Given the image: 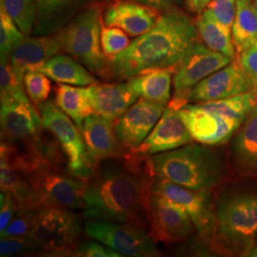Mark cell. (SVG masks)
Instances as JSON below:
<instances>
[{"label":"cell","mask_w":257,"mask_h":257,"mask_svg":"<svg viewBox=\"0 0 257 257\" xmlns=\"http://www.w3.org/2000/svg\"><path fill=\"white\" fill-rule=\"evenodd\" d=\"M254 92L237 60L197 83L185 97L186 103L215 101L245 92Z\"/></svg>","instance_id":"2e32d148"},{"label":"cell","mask_w":257,"mask_h":257,"mask_svg":"<svg viewBox=\"0 0 257 257\" xmlns=\"http://www.w3.org/2000/svg\"><path fill=\"white\" fill-rule=\"evenodd\" d=\"M89 0H36L35 36L55 35L64 29L88 5Z\"/></svg>","instance_id":"603a6c76"},{"label":"cell","mask_w":257,"mask_h":257,"mask_svg":"<svg viewBox=\"0 0 257 257\" xmlns=\"http://www.w3.org/2000/svg\"><path fill=\"white\" fill-rule=\"evenodd\" d=\"M193 220L176 203L152 193L150 197V233L156 242L167 244L187 238L193 231Z\"/></svg>","instance_id":"9a60e30c"},{"label":"cell","mask_w":257,"mask_h":257,"mask_svg":"<svg viewBox=\"0 0 257 257\" xmlns=\"http://www.w3.org/2000/svg\"><path fill=\"white\" fill-rule=\"evenodd\" d=\"M236 1H237V0H236Z\"/></svg>","instance_id":"7dc6e473"},{"label":"cell","mask_w":257,"mask_h":257,"mask_svg":"<svg viewBox=\"0 0 257 257\" xmlns=\"http://www.w3.org/2000/svg\"><path fill=\"white\" fill-rule=\"evenodd\" d=\"M256 105V92H248L215 101L187 103L179 114L193 140L216 146L235 135Z\"/></svg>","instance_id":"3957f363"},{"label":"cell","mask_w":257,"mask_h":257,"mask_svg":"<svg viewBox=\"0 0 257 257\" xmlns=\"http://www.w3.org/2000/svg\"><path fill=\"white\" fill-rule=\"evenodd\" d=\"M164 110V105L138 98L115 121V132L122 146L128 152L138 149L155 128Z\"/></svg>","instance_id":"ac0fdd59"},{"label":"cell","mask_w":257,"mask_h":257,"mask_svg":"<svg viewBox=\"0 0 257 257\" xmlns=\"http://www.w3.org/2000/svg\"><path fill=\"white\" fill-rule=\"evenodd\" d=\"M55 104L82 130L85 119L93 113L89 87H74L58 84L55 89Z\"/></svg>","instance_id":"4316f807"},{"label":"cell","mask_w":257,"mask_h":257,"mask_svg":"<svg viewBox=\"0 0 257 257\" xmlns=\"http://www.w3.org/2000/svg\"><path fill=\"white\" fill-rule=\"evenodd\" d=\"M197 41L195 20L176 8L166 11L154 27L110 57L112 74L118 79H131L150 71L175 67Z\"/></svg>","instance_id":"7a4b0ae2"},{"label":"cell","mask_w":257,"mask_h":257,"mask_svg":"<svg viewBox=\"0 0 257 257\" xmlns=\"http://www.w3.org/2000/svg\"><path fill=\"white\" fill-rule=\"evenodd\" d=\"M61 52H63V45L59 33L25 37L10 55V64L16 75L23 82L27 72L39 70L47 61Z\"/></svg>","instance_id":"ffe728a7"},{"label":"cell","mask_w":257,"mask_h":257,"mask_svg":"<svg viewBox=\"0 0 257 257\" xmlns=\"http://www.w3.org/2000/svg\"><path fill=\"white\" fill-rule=\"evenodd\" d=\"M175 67L157 69L128 79V85L138 97L168 105L172 97V75Z\"/></svg>","instance_id":"d4e9b609"},{"label":"cell","mask_w":257,"mask_h":257,"mask_svg":"<svg viewBox=\"0 0 257 257\" xmlns=\"http://www.w3.org/2000/svg\"><path fill=\"white\" fill-rule=\"evenodd\" d=\"M254 46L256 47L257 48V41L255 42V44H254Z\"/></svg>","instance_id":"f6af8a7d"},{"label":"cell","mask_w":257,"mask_h":257,"mask_svg":"<svg viewBox=\"0 0 257 257\" xmlns=\"http://www.w3.org/2000/svg\"><path fill=\"white\" fill-rule=\"evenodd\" d=\"M50 79L51 78L46 74L38 70L29 71L24 75L23 83L25 90L30 100L35 105L37 110L42 103L47 101L51 93L52 83Z\"/></svg>","instance_id":"d6a6232c"},{"label":"cell","mask_w":257,"mask_h":257,"mask_svg":"<svg viewBox=\"0 0 257 257\" xmlns=\"http://www.w3.org/2000/svg\"><path fill=\"white\" fill-rule=\"evenodd\" d=\"M149 158L128 152L96 166L85 188L84 217L130 223L150 230L155 176Z\"/></svg>","instance_id":"6da1fadb"},{"label":"cell","mask_w":257,"mask_h":257,"mask_svg":"<svg viewBox=\"0 0 257 257\" xmlns=\"http://www.w3.org/2000/svg\"><path fill=\"white\" fill-rule=\"evenodd\" d=\"M84 230L88 237L99 241L123 256L159 255L156 241L150 230L130 223L86 219Z\"/></svg>","instance_id":"30bf717a"},{"label":"cell","mask_w":257,"mask_h":257,"mask_svg":"<svg viewBox=\"0 0 257 257\" xmlns=\"http://www.w3.org/2000/svg\"><path fill=\"white\" fill-rule=\"evenodd\" d=\"M19 205L10 193H0V232L7 228L11 220L19 211Z\"/></svg>","instance_id":"ab89813d"},{"label":"cell","mask_w":257,"mask_h":257,"mask_svg":"<svg viewBox=\"0 0 257 257\" xmlns=\"http://www.w3.org/2000/svg\"><path fill=\"white\" fill-rule=\"evenodd\" d=\"M36 209H19L7 228L0 232L1 237L31 238L35 227Z\"/></svg>","instance_id":"836d02e7"},{"label":"cell","mask_w":257,"mask_h":257,"mask_svg":"<svg viewBox=\"0 0 257 257\" xmlns=\"http://www.w3.org/2000/svg\"><path fill=\"white\" fill-rule=\"evenodd\" d=\"M22 153V152H21ZM27 159L30 181L39 206L50 205L69 210H84L87 180L59 169L40 152L22 153Z\"/></svg>","instance_id":"5b68a950"},{"label":"cell","mask_w":257,"mask_h":257,"mask_svg":"<svg viewBox=\"0 0 257 257\" xmlns=\"http://www.w3.org/2000/svg\"><path fill=\"white\" fill-rule=\"evenodd\" d=\"M160 11L124 0L110 5L104 14V24L118 27L128 37H139L154 27L160 18Z\"/></svg>","instance_id":"44dd1931"},{"label":"cell","mask_w":257,"mask_h":257,"mask_svg":"<svg viewBox=\"0 0 257 257\" xmlns=\"http://www.w3.org/2000/svg\"><path fill=\"white\" fill-rule=\"evenodd\" d=\"M89 158L94 168L100 162L127 155L120 143L113 121L97 113H92L85 121L81 130Z\"/></svg>","instance_id":"d6986e66"},{"label":"cell","mask_w":257,"mask_h":257,"mask_svg":"<svg viewBox=\"0 0 257 257\" xmlns=\"http://www.w3.org/2000/svg\"><path fill=\"white\" fill-rule=\"evenodd\" d=\"M149 159L155 177L195 191H211L224 177L220 156L209 145L201 143L193 142Z\"/></svg>","instance_id":"277c9868"},{"label":"cell","mask_w":257,"mask_h":257,"mask_svg":"<svg viewBox=\"0 0 257 257\" xmlns=\"http://www.w3.org/2000/svg\"><path fill=\"white\" fill-rule=\"evenodd\" d=\"M38 71L60 84L86 87L99 83L84 65L69 55H55Z\"/></svg>","instance_id":"484cf974"},{"label":"cell","mask_w":257,"mask_h":257,"mask_svg":"<svg viewBox=\"0 0 257 257\" xmlns=\"http://www.w3.org/2000/svg\"><path fill=\"white\" fill-rule=\"evenodd\" d=\"M145 5L148 7L158 10V11H169L175 9L182 3L183 0H128Z\"/></svg>","instance_id":"60d3db41"},{"label":"cell","mask_w":257,"mask_h":257,"mask_svg":"<svg viewBox=\"0 0 257 257\" xmlns=\"http://www.w3.org/2000/svg\"><path fill=\"white\" fill-rule=\"evenodd\" d=\"M100 41L103 52L109 58L118 55L130 45L128 35L118 27H110L102 22Z\"/></svg>","instance_id":"e575fe53"},{"label":"cell","mask_w":257,"mask_h":257,"mask_svg":"<svg viewBox=\"0 0 257 257\" xmlns=\"http://www.w3.org/2000/svg\"><path fill=\"white\" fill-rule=\"evenodd\" d=\"M214 212L216 226L212 244L236 249L244 256L256 240L257 194L224 198Z\"/></svg>","instance_id":"52a82bcc"},{"label":"cell","mask_w":257,"mask_h":257,"mask_svg":"<svg viewBox=\"0 0 257 257\" xmlns=\"http://www.w3.org/2000/svg\"><path fill=\"white\" fill-rule=\"evenodd\" d=\"M0 188L1 192L10 193L16 199L19 209L39 207L30 181L26 157L5 142L0 146Z\"/></svg>","instance_id":"5bb4252c"},{"label":"cell","mask_w":257,"mask_h":257,"mask_svg":"<svg viewBox=\"0 0 257 257\" xmlns=\"http://www.w3.org/2000/svg\"><path fill=\"white\" fill-rule=\"evenodd\" d=\"M152 193L181 206L192 218L194 227L202 238L213 243L216 222L211 191H195L169 180L155 177Z\"/></svg>","instance_id":"7c38bea8"},{"label":"cell","mask_w":257,"mask_h":257,"mask_svg":"<svg viewBox=\"0 0 257 257\" xmlns=\"http://www.w3.org/2000/svg\"><path fill=\"white\" fill-rule=\"evenodd\" d=\"M232 41L237 55L257 41V12L250 0H237L232 25Z\"/></svg>","instance_id":"f1b7e54d"},{"label":"cell","mask_w":257,"mask_h":257,"mask_svg":"<svg viewBox=\"0 0 257 257\" xmlns=\"http://www.w3.org/2000/svg\"><path fill=\"white\" fill-rule=\"evenodd\" d=\"M41 253V248L31 238L1 237L0 256L11 257Z\"/></svg>","instance_id":"d590c367"},{"label":"cell","mask_w":257,"mask_h":257,"mask_svg":"<svg viewBox=\"0 0 257 257\" xmlns=\"http://www.w3.org/2000/svg\"><path fill=\"white\" fill-rule=\"evenodd\" d=\"M211 0H187L188 9L192 13L201 14L204 10L207 9Z\"/></svg>","instance_id":"b9f144b4"},{"label":"cell","mask_w":257,"mask_h":257,"mask_svg":"<svg viewBox=\"0 0 257 257\" xmlns=\"http://www.w3.org/2000/svg\"><path fill=\"white\" fill-rule=\"evenodd\" d=\"M74 256L120 257L123 255L101 242L94 240L78 243L74 250Z\"/></svg>","instance_id":"74e56055"},{"label":"cell","mask_w":257,"mask_h":257,"mask_svg":"<svg viewBox=\"0 0 257 257\" xmlns=\"http://www.w3.org/2000/svg\"><path fill=\"white\" fill-rule=\"evenodd\" d=\"M38 110L44 128L51 132L67 157L68 170L71 174L88 180L94 171L80 128L55 102L42 103Z\"/></svg>","instance_id":"9c48e42d"},{"label":"cell","mask_w":257,"mask_h":257,"mask_svg":"<svg viewBox=\"0 0 257 257\" xmlns=\"http://www.w3.org/2000/svg\"><path fill=\"white\" fill-rule=\"evenodd\" d=\"M17 23L0 6V55L1 59H9L12 52L25 38Z\"/></svg>","instance_id":"1f68e13d"},{"label":"cell","mask_w":257,"mask_h":257,"mask_svg":"<svg viewBox=\"0 0 257 257\" xmlns=\"http://www.w3.org/2000/svg\"><path fill=\"white\" fill-rule=\"evenodd\" d=\"M0 6L7 12L25 36L33 34L37 19L36 0H1Z\"/></svg>","instance_id":"f546056e"},{"label":"cell","mask_w":257,"mask_h":257,"mask_svg":"<svg viewBox=\"0 0 257 257\" xmlns=\"http://www.w3.org/2000/svg\"><path fill=\"white\" fill-rule=\"evenodd\" d=\"M193 142V137L179 114V109L168 104L160 119L147 138L138 149L130 153L142 157H150L183 147Z\"/></svg>","instance_id":"e0dca14e"},{"label":"cell","mask_w":257,"mask_h":257,"mask_svg":"<svg viewBox=\"0 0 257 257\" xmlns=\"http://www.w3.org/2000/svg\"><path fill=\"white\" fill-rule=\"evenodd\" d=\"M255 242L257 243V236H256V240H255Z\"/></svg>","instance_id":"bcb514c9"},{"label":"cell","mask_w":257,"mask_h":257,"mask_svg":"<svg viewBox=\"0 0 257 257\" xmlns=\"http://www.w3.org/2000/svg\"><path fill=\"white\" fill-rule=\"evenodd\" d=\"M254 7H255L257 12V0H254Z\"/></svg>","instance_id":"ee69618b"},{"label":"cell","mask_w":257,"mask_h":257,"mask_svg":"<svg viewBox=\"0 0 257 257\" xmlns=\"http://www.w3.org/2000/svg\"><path fill=\"white\" fill-rule=\"evenodd\" d=\"M244 256L257 257V243L255 242L248 251L245 253Z\"/></svg>","instance_id":"7bdbcfd3"},{"label":"cell","mask_w":257,"mask_h":257,"mask_svg":"<svg viewBox=\"0 0 257 257\" xmlns=\"http://www.w3.org/2000/svg\"><path fill=\"white\" fill-rule=\"evenodd\" d=\"M231 154L240 171L257 175V105L235 133Z\"/></svg>","instance_id":"cb8c5ba5"},{"label":"cell","mask_w":257,"mask_h":257,"mask_svg":"<svg viewBox=\"0 0 257 257\" xmlns=\"http://www.w3.org/2000/svg\"><path fill=\"white\" fill-rule=\"evenodd\" d=\"M195 25L198 36L206 46L234 60L237 53L231 33L222 27L207 10L199 14L195 19Z\"/></svg>","instance_id":"83f0119b"},{"label":"cell","mask_w":257,"mask_h":257,"mask_svg":"<svg viewBox=\"0 0 257 257\" xmlns=\"http://www.w3.org/2000/svg\"><path fill=\"white\" fill-rule=\"evenodd\" d=\"M206 10L222 27L231 33L236 13V0H211Z\"/></svg>","instance_id":"8d00e7d4"},{"label":"cell","mask_w":257,"mask_h":257,"mask_svg":"<svg viewBox=\"0 0 257 257\" xmlns=\"http://www.w3.org/2000/svg\"><path fill=\"white\" fill-rule=\"evenodd\" d=\"M237 61L248 76L253 91L257 93V48L251 46L238 54Z\"/></svg>","instance_id":"f35d334b"},{"label":"cell","mask_w":257,"mask_h":257,"mask_svg":"<svg viewBox=\"0 0 257 257\" xmlns=\"http://www.w3.org/2000/svg\"><path fill=\"white\" fill-rule=\"evenodd\" d=\"M0 98H12L24 103H32L22 82L13 71L9 59H1L0 64Z\"/></svg>","instance_id":"4dcf8cb0"},{"label":"cell","mask_w":257,"mask_h":257,"mask_svg":"<svg viewBox=\"0 0 257 257\" xmlns=\"http://www.w3.org/2000/svg\"><path fill=\"white\" fill-rule=\"evenodd\" d=\"M81 231V218L73 210L43 205L36 209L31 239L41 248L43 255H74Z\"/></svg>","instance_id":"ba28073f"},{"label":"cell","mask_w":257,"mask_h":257,"mask_svg":"<svg viewBox=\"0 0 257 257\" xmlns=\"http://www.w3.org/2000/svg\"><path fill=\"white\" fill-rule=\"evenodd\" d=\"M231 61L230 57L197 41L175 66L173 76L174 96L169 104L178 109L183 107L187 104L186 95L197 83Z\"/></svg>","instance_id":"8fae6325"},{"label":"cell","mask_w":257,"mask_h":257,"mask_svg":"<svg viewBox=\"0 0 257 257\" xmlns=\"http://www.w3.org/2000/svg\"><path fill=\"white\" fill-rule=\"evenodd\" d=\"M102 19L100 10L91 7L83 10L59 32L63 52L73 55L92 74L104 79L112 74L110 58L102 50Z\"/></svg>","instance_id":"8992f818"},{"label":"cell","mask_w":257,"mask_h":257,"mask_svg":"<svg viewBox=\"0 0 257 257\" xmlns=\"http://www.w3.org/2000/svg\"><path fill=\"white\" fill-rule=\"evenodd\" d=\"M1 142L17 149H24L42 135L43 123L33 103L1 98Z\"/></svg>","instance_id":"4fadbf2b"},{"label":"cell","mask_w":257,"mask_h":257,"mask_svg":"<svg viewBox=\"0 0 257 257\" xmlns=\"http://www.w3.org/2000/svg\"><path fill=\"white\" fill-rule=\"evenodd\" d=\"M89 92L93 112L113 122L139 98L128 82L96 83L89 86Z\"/></svg>","instance_id":"7402d4cb"}]
</instances>
